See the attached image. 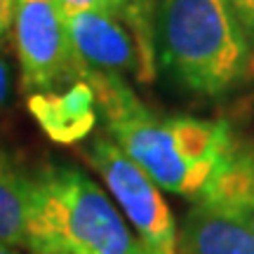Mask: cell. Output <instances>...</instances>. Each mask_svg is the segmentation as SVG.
Here are the masks:
<instances>
[{"instance_id": "obj_1", "label": "cell", "mask_w": 254, "mask_h": 254, "mask_svg": "<svg viewBox=\"0 0 254 254\" xmlns=\"http://www.w3.org/2000/svg\"><path fill=\"white\" fill-rule=\"evenodd\" d=\"M26 250L33 254H146L99 184L66 163L43 165L31 174Z\"/></svg>"}, {"instance_id": "obj_2", "label": "cell", "mask_w": 254, "mask_h": 254, "mask_svg": "<svg viewBox=\"0 0 254 254\" xmlns=\"http://www.w3.org/2000/svg\"><path fill=\"white\" fill-rule=\"evenodd\" d=\"M111 139L160 190L198 198L236 146L224 120L158 118L141 99L106 118Z\"/></svg>"}, {"instance_id": "obj_3", "label": "cell", "mask_w": 254, "mask_h": 254, "mask_svg": "<svg viewBox=\"0 0 254 254\" xmlns=\"http://www.w3.org/2000/svg\"><path fill=\"white\" fill-rule=\"evenodd\" d=\"M155 45L186 90L219 97L250 68L252 47L226 0H160Z\"/></svg>"}, {"instance_id": "obj_4", "label": "cell", "mask_w": 254, "mask_h": 254, "mask_svg": "<svg viewBox=\"0 0 254 254\" xmlns=\"http://www.w3.org/2000/svg\"><path fill=\"white\" fill-rule=\"evenodd\" d=\"M87 160L134 228L146 254H179L172 209L160 189L120 151L118 144L109 136L94 139L87 148Z\"/></svg>"}, {"instance_id": "obj_5", "label": "cell", "mask_w": 254, "mask_h": 254, "mask_svg": "<svg viewBox=\"0 0 254 254\" xmlns=\"http://www.w3.org/2000/svg\"><path fill=\"white\" fill-rule=\"evenodd\" d=\"M12 38L24 92H57L78 82L64 14L55 0H12Z\"/></svg>"}, {"instance_id": "obj_6", "label": "cell", "mask_w": 254, "mask_h": 254, "mask_svg": "<svg viewBox=\"0 0 254 254\" xmlns=\"http://www.w3.org/2000/svg\"><path fill=\"white\" fill-rule=\"evenodd\" d=\"M64 24L78 66V80H85L87 75H134L139 82H151L155 78L120 14L85 9L64 14Z\"/></svg>"}, {"instance_id": "obj_7", "label": "cell", "mask_w": 254, "mask_h": 254, "mask_svg": "<svg viewBox=\"0 0 254 254\" xmlns=\"http://www.w3.org/2000/svg\"><path fill=\"white\" fill-rule=\"evenodd\" d=\"M179 254H254V233L228 209L193 200L177 233Z\"/></svg>"}, {"instance_id": "obj_8", "label": "cell", "mask_w": 254, "mask_h": 254, "mask_svg": "<svg viewBox=\"0 0 254 254\" xmlns=\"http://www.w3.org/2000/svg\"><path fill=\"white\" fill-rule=\"evenodd\" d=\"M28 111L43 132L57 144L80 141L97 123V99L85 80L73 82L66 90L31 94Z\"/></svg>"}, {"instance_id": "obj_9", "label": "cell", "mask_w": 254, "mask_h": 254, "mask_svg": "<svg viewBox=\"0 0 254 254\" xmlns=\"http://www.w3.org/2000/svg\"><path fill=\"white\" fill-rule=\"evenodd\" d=\"M236 214L254 233V151L236 141L224 165L209 179L198 198Z\"/></svg>"}, {"instance_id": "obj_10", "label": "cell", "mask_w": 254, "mask_h": 254, "mask_svg": "<svg viewBox=\"0 0 254 254\" xmlns=\"http://www.w3.org/2000/svg\"><path fill=\"white\" fill-rule=\"evenodd\" d=\"M28 198L31 174L0 148V245L26 250Z\"/></svg>"}, {"instance_id": "obj_11", "label": "cell", "mask_w": 254, "mask_h": 254, "mask_svg": "<svg viewBox=\"0 0 254 254\" xmlns=\"http://www.w3.org/2000/svg\"><path fill=\"white\" fill-rule=\"evenodd\" d=\"M120 17L136 38L146 66L155 73V0H125Z\"/></svg>"}, {"instance_id": "obj_12", "label": "cell", "mask_w": 254, "mask_h": 254, "mask_svg": "<svg viewBox=\"0 0 254 254\" xmlns=\"http://www.w3.org/2000/svg\"><path fill=\"white\" fill-rule=\"evenodd\" d=\"M62 14H73V12H85V9H104L113 14H123L125 0H55Z\"/></svg>"}, {"instance_id": "obj_13", "label": "cell", "mask_w": 254, "mask_h": 254, "mask_svg": "<svg viewBox=\"0 0 254 254\" xmlns=\"http://www.w3.org/2000/svg\"><path fill=\"white\" fill-rule=\"evenodd\" d=\"M226 2L250 47H254V0H226Z\"/></svg>"}, {"instance_id": "obj_14", "label": "cell", "mask_w": 254, "mask_h": 254, "mask_svg": "<svg viewBox=\"0 0 254 254\" xmlns=\"http://www.w3.org/2000/svg\"><path fill=\"white\" fill-rule=\"evenodd\" d=\"M9 94H12V66L0 47V111L7 106Z\"/></svg>"}, {"instance_id": "obj_15", "label": "cell", "mask_w": 254, "mask_h": 254, "mask_svg": "<svg viewBox=\"0 0 254 254\" xmlns=\"http://www.w3.org/2000/svg\"><path fill=\"white\" fill-rule=\"evenodd\" d=\"M9 28H12V0H0V47L5 45Z\"/></svg>"}, {"instance_id": "obj_16", "label": "cell", "mask_w": 254, "mask_h": 254, "mask_svg": "<svg viewBox=\"0 0 254 254\" xmlns=\"http://www.w3.org/2000/svg\"><path fill=\"white\" fill-rule=\"evenodd\" d=\"M0 254H19V252H14L12 247H5V245H0Z\"/></svg>"}]
</instances>
